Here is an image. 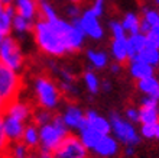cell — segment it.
Segmentation results:
<instances>
[{
	"mask_svg": "<svg viewBox=\"0 0 159 158\" xmlns=\"http://www.w3.org/2000/svg\"><path fill=\"white\" fill-rule=\"evenodd\" d=\"M132 60L136 61H142L146 63L148 65H151L155 68L156 65H159V50H152V48H145L139 55L133 57Z\"/></svg>",
	"mask_w": 159,
	"mask_h": 158,
	"instance_id": "27",
	"label": "cell"
},
{
	"mask_svg": "<svg viewBox=\"0 0 159 158\" xmlns=\"http://www.w3.org/2000/svg\"><path fill=\"white\" fill-rule=\"evenodd\" d=\"M87 125L90 126L93 131H96L97 133H100V135H110V133H111L110 121L104 116H100V115L94 117L91 122H88Z\"/></svg>",
	"mask_w": 159,
	"mask_h": 158,
	"instance_id": "26",
	"label": "cell"
},
{
	"mask_svg": "<svg viewBox=\"0 0 159 158\" xmlns=\"http://www.w3.org/2000/svg\"><path fill=\"white\" fill-rule=\"evenodd\" d=\"M145 36H146V48L159 50V33L156 31L151 29Z\"/></svg>",
	"mask_w": 159,
	"mask_h": 158,
	"instance_id": "36",
	"label": "cell"
},
{
	"mask_svg": "<svg viewBox=\"0 0 159 158\" xmlns=\"http://www.w3.org/2000/svg\"><path fill=\"white\" fill-rule=\"evenodd\" d=\"M93 152L100 158H111L119 152V142L111 135H101L93 148Z\"/></svg>",
	"mask_w": 159,
	"mask_h": 158,
	"instance_id": "10",
	"label": "cell"
},
{
	"mask_svg": "<svg viewBox=\"0 0 159 158\" xmlns=\"http://www.w3.org/2000/svg\"><path fill=\"white\" fill-rule=\"evenodd\" d=\"M110 31H111V36H113V39H126V38H127L126 31L123 29L121 23L117 22V21L110 22Z\"/></svg>",
	"mask_w": 159,
	"mask_h": 158,
	"instance_id": "35",
	"label": "cell"
},
{
	"mask_svg": "<svg viewBox=\"0 0 159 158\" xmlns=\"http://www.w3.org/2000/svg\"><path fill=\"white\" fill-rule=\"evenodd\" d=\"M22 142L25 144L30 151L39 148V128L35 123H28L22 136Z\"/></svg>",
	"mask_w": 159,
	"mask_h": 158,
	"instance_id": "19",
	"label": "cell"
},
{
	"mask_svg": "<svg viewBox=\"0 0 159 158\" xmlns=\"http://www.w3.org/2000/svg\"><path fill=\"white\" fill-rule=\"evenodd\" d=\"M9 146H10V142H9L6 133H4V128H3V116L0 115V158H3L7 155L9 152Z\"/></svg>",
	"mask_w": 159,
	"mask_h": 158,
	"instance_id": "32",
	"label": "cell"
},
{
	"mask_svg": "<svg viewBox=\"0 0 159 158\" xmlns=\"http://www.w3.org/2000/svg\"><path fill=\"white\" fill-rule=\"evenodd\" d=\"M104 3H106V0H94V3L91 6V12L97 17L103 16V13H104Z\"/></svg>",
	"mask_w": 159,
	"mask_h": 158,
	"instance_id": "38",
	"label": "cell"
},
{
	"mask_svg": "<svg viewBox=\"0 0 159 158\" xmlns=\"http://www.w3.org/2000/svg\"><path fill=\"white\" fill-rule=\"evenodd\" d=\"M3 115H7V116H12V117H15V119H19V121H22L23 123H28L29 121H32L34 112H32L30 104L16 99L6 106Z\"/></svg>",
	"mask_w": 159,
	"mask_h": 158,
	"instance_id": "9",
	"label": "cell"
},
{
	"mask_svg": "<svg viewBox=\"0 0 159 158\" xmlns=\"http://www.w3.org/2000/svg\"><path fill=\"white\" fill-rule=\"evenodd\" d=\"M13 6L16 9V15L22 16L26 21L35 22L39 19L38 16V2L36 0H15Z\"/></svg>",
	"mask_w": 159,
	"mask_h": 158,
	"instance_id": "13",
	"label": "cell"
},
{
	"mask_svg": "<svg viewBox=\"0 0 159 158\" xmlns=\"http://www.w3.org/2000/svg\"><path fill=\"white\" fill-rule=\"evenodd\" d=\"M156 106H159V100L153 99V97L143 96L140 100V108H156Z\"/></svg>",
	"mask_w": 159,
	"mask_h": 158,
	"instance_id": "40",
	"label": "cell"
},
{
	"mask_svg": "<svg viewBox=\"0 0 159 158\" xmlns=\"http://www.w3.org/2000/svg\"><path fill=\"white\" fill-rule=\"evenodd\" d=\"M134 152H136V150H134V146L133 145H127V146H125V155L126 157H133L134 155Z\"/></svg>",
	"mask_w": 159,
	"mask_h": 158,
	"instance_id": "43",
	"label": "cell"
},
{
	"mask_svg": "<svg viewBox=\"0 0 159 158\" xmlns=\"http://www.w3.org/2000/svg\"><path fill=\"white\" fill-rule=\"evenodd\" d=\"M38 16L41 21H45V22H55L58 19V15L55 12V9L46 0L38 2Z\"/></svg>",
	"mask_w": 159,
	"mask_h": 158,
	"instance_id": "25",
	"label": "cell"
},
{
	"mask_svg": "<svg viewBox=\"0 0 159 158\" xmlns=\"http://www.w3.org/2000/svg\"><path fill=\"white\" fill-rule=\"evenodd\" d=\"M151 29H152L151 25H149V23H148V22L145 21V19H142V17H140V33L146 35V33L149 32Z\"/></svg>",
	"mask_w": 159,
	"mask_h": 158,
	"instance_id": "42",
	"label": "cell"
},
{
	"mask_svg": "<svg viewBox=\"0 0 159 158\" xmlns=\"http://www.w3.org/2000/svg\"><path fill=\"white\" fill-rule=\"evenodd\" d=\"M139 122L142 125L158 123L159 122V106H156V108H139Z\"/></svg>",
	"mask_w": 159,
	"mask_h": 158,
	"instance_id": "24",
	"label": "cell"
},
{
	"mask_svg": "<svg viewBox=\"0 0 159 158\" xmlns=\"http://www.w3.org/2000/svg\"><path fill=\"white\" fill-rule=\"evenodd\" d=\"M146 48V36L143 33H136V35H127L126 39V50L129 60L139 55L143 50Z\"/></svg>",
	"mask_w": 159,
	"mask_h": 158,
	"instance_id": "15",
	"label": "cell"
},
{
	"mask_svg": "<svg viewBox=\"0 0 159 158\" xmlns=\"http://www.w3.org/2000/svg\"><path fill=\"white\" fill-rule=\"evenodd\" d=\"M59 92L67 94L68 97H77L78 96V89H77L75 83H70V81H59L58 83Z\"/></svg>",
	"mask_w": 159,
	"mask_h": 158,
	"instance_id": "33",
	"label": "cell"
},
{
	"mask_svg": "<svg viewBox=\"0 0 159 158\" xmlns=\"http://www.w3.org/2000/svg\"><path fill=\"white\" fill-rule=\"evenodd\" d=\"M83 81L85 84V89L91 94H96V93L100 92V80L97 77V74L90 68L83 74Z\"/></svg>",
	"mask_w": 159,
	"mask_h": 158,
	"instance_id": "28",
	"label": "cell"
},
{
	"mask_svg": "<svg viewBox=\"0 0 159 158\" xmlns=\"http://www.w3.org/2000/svg\"><path fill=\"white\" fill-rule=\"evenodd\" d=\"M3 158H10V157H9V155H6V157H3Z\"/></svg>",
	"mask_w": 159,
	"mask_h": 158,
	"instance_id": "52",
	"label": "cell"
},
{
	"mask_svg": "<svg viewBox=\"0 0 159 158\" xmlns=\"http://www.w3.org/2000/svg\"><path fill=\"white\" fill-rule=\"evenodd\" d=\"M138 89L140 93H143V96L153 97V99L159 100V80L156 79L155 75L143 79V80H139Z\"/></svg>",
	"mask_w": 159,
	"mask_h": 158,
	"instance_id": "17",
	"label": "cell"
},
{
	"mask_svg": "<svg viewBox=\"0 0 159 158\" xmlns=\"http://www.w3.org/2000/svg\"><path fill=\"white\" fill-rule=\"evenodd\" d=\"M125 119L129 121L130 123H138L139 122V109L133 108V106H129V108L125 110Z\"/></svg>",
	"mask_w": 159,
	"mask_h": 158,
	"instance_id": "37",
	"label": "cell"
},
{
	"mask_svg": "<svg viewBox=\"0 0 159 158\" xmlns=\"http://www.w3.org/2000/svg\"><path fill=\"white\" fill-rule=\"evenodd\" d=\"M28 158H36V157H34V155H29V157H28Z\"/></svg>",
	"mask_w": 159,
	"mask_h": 158,
	"instance_id": "51",
	"label": "cell"
},
{
	"mask_svg": "<svg viewBox=\"0 0 159 158\" xmlns=\"http://www.w3.org/2000/svg\"><path fill=\"white\" fill-rule=\"evenodd\" d=\"M152 29H153V31H156V32H158V33H159V25H158V26H156V28H152Z\"/></svg>",
	"mask_w": 159,
	"mask_h": 158,
	"instance_id": "49",
	"label": "cell"
},
{
	"mask_svg": "<svg viewBox=\"0 0 159 158\" xmlns=\"http://www.w3.org/2000/svg\"><path fill=\"white\" fill-rule=\"evenodd\" d=\"M36 2H42V0H36Z\"/></svg>",
	"mask_w": 159,
	"mask_h": 158,
	"instance_id": "53",
	"label": "cell"
},
{
	"mask_svg": "<svg viewBox=\"0 0 159 158\" xmlns=\"http://www.w3.org/2000/svg\"><path fill=\"white\" fill-rule=\"evenodd\" d=\"M0 61L16 73H20L25 67V57L19 45V41L12 35L4 38L3 44L0 46Z\"/></svg>",
	"mask_w": 159,
	"mask_h": 158,
	"instance_id": "6",
	"label": "cell"
},
{
	"mask_svg": "<svg viewBox=\"0 0 159 158\" xmlns=\"http://www.w3.org/2000/svg\"><path fill=\"white\" fill-rule=\"evenodd\" d=\"M126 39H113V42H111V55L116 60V63L119 64L125 63L126 60H129L127 50H126Z\"/></svg>",
	"mask_w": 159,
	"mask_h": 158,
	"instance_id": "23",
	"label": "cell"
},
{
	"mask_svg": "<svg viewBox=\"0 0 159 158\" xmlns=\"http://www.w3.org/2000/svg\"><path fill=\"white\" fill-rule=\"evenodd\" d=\"M81 13L83 12H81V9H80L78 4H71V6H68V9H67V15L71 21L78 19V17L81 16Z\"/></svg>",
	"mask_w": 159,
	"mask_h": 158,
	"instance_id": "39",
	"label": "cell"
},
{
	"mask_svg": "<svg viewBox=\"0 0 159 158\" xmlns=\"http://www.w3.org/2000/svg\"><path fill=\"white\" fill-rule=\"evenodd\" d=\"M153 2H155V4H156V6H158V7H159V0H153Z\"/></svg>",
	"mask_w": 159,
	"mask_h": 158,
	"instance_id": "50",
	"label": "cell"
},
{
	"mask_svg": "<svg viewBox=\"0 0 159 158\" xmlns=\"http://www.w3.org/2000/svg\"><path fill=\"white\" fill-rule=\"evenodd\" d=\"M110 71L113 73V74H119L121 71V64H119V63H114L113 65L110 67Z\"/></svg>",
	"mask_w": 159,
	"mask_h": 158,
	"instance_id": "45",
	"label": "cell"
},
{
	"mask_svg": "<svg viewBox=\"0 0 159 158\" xmlns=\"http://www.w3.org/2000/svg\"><path fill=\"white\" fill-rule=\"evenodd\" d=\"M4 38H6V36H4L3 33H0V46H2V44H3V41H4Z\"/></svg>",
	"mask_w": 159,
	"mask_h": 158,
	"instance_id": "47",
	"label": "cell"
},
{
	"mask_svg": "<svg viewBox=\"0 0 159 158\" xmlns=\"http://www.w3.org/2000/svg\"><path fill=\"white\" fill-rule=\"evenodd\" d=\"M68 135L70 128L65 125L62 115H54L51 123L39 128V150L54 152Z\"/></svg>",
	"mask_w": 159,
	"mask_h": 158,
	"instance_id": "2",
	"label": "cell"
},
{
	"mask_svg": "<svg viewBox=\"0 0 159 158\" xmlns=\"http://www.w3.org/2000/svg\"><path fill=\"white\" fill-rule=\"evenodd\" d=\"M110 125H111V133L117 139L119 144H123L125 146L133 145L136 146L140 142V135L138 133L133 123L126 121L125 117L119 115L117 112H113L110 115Z\"/></svg>",
	"mask_w": 159,
	"mask_h": 158,
	"instance_id": "4",
	"label": "cell"
},
{
	"mask_svg": "<svg viewBox=\"0 0 159 158\" xmlns=\"http://www.w3.org/2000/svg\"><path fill=\"white\" fill-rule=\"evenodd\" d=\"M100 133H97L96 131H93L88 125H85L84 128H81L78 131V138L80 141L83 142V145L87 148L88 151H93L94 145L97 144V141L100 139Z\"/></svg>",
	"mask_w": 159,
	"mask_h": 158,
	"instance_id": "20",
	"label": "cell"
},
{
	"mask_svg": "<svg viewBox=\"0 0 159 158\" xmlns=\"http://www.w3.org/2000/svg\"><path fill=\"white\" fill-rule=\"evenodd\" d=\"M16 16V9L13 4L4 6L0 3V33L9 36L12 33V21Z\"/></svg>",
	"mask_w": 159,
	"mask_h": 158,
	"instance_id": "14",
	"label": "cell"
},
{
	"mask_svg": "<svg viewBox=\"0 0 159 158\" xmlns=\"http://www.w3.org/2000/svg\"><path fill=\"white\" fill-rule=\"evenodd\" d=\"M36 158H54V154H52V152H46V151L38 150V155H36Z\"/></svg>",
	"mask_w": 159,
	"mask_h": 158,
	"instance_id": "44",
	"label": "cell"
},
{
	"mask_svg": "<svg viewBox=\"0 0 159 158\" xmlns=\"http://www.w3.org/2000/svg\"><path fill=\"white\" fill-rule=\"evenodd\" d=\"M98 19L100 17H97L91 12V9L84 10L81 13V16H80V25H81L84 35L94 39V41H100L101 38L104 36V31H103V26L100 25Z\"/></svg>",
	"mask_w": 159,
	"mask_h": 158,
	"instance_id": "8",
	"label": "cell"
},
{
	"mask_svg": "<svg viewBox=\"0 0 159 158\" xmlns=\"http://www.w3.org/2000/svg\"><path fill=\"white\" fill-rule=\"evenodd\" d=\"M142 19H145L151 25V28H156L159 25V12L153 9H143Z\"/></svg>",
	"mask_w": 159,
	"mask_h": 158,
	"instance_id": "34",
	"label": "cell"
},
{
	"mask_svg": "<svg viewBox=\"0 0 159 158\" xmlns=\"http://www.w3.org/2000/svg\"><path fill=\"white\" fill-rule=\"evenodd\" d=\"M54 158H88V150L83 145L77 135H68L52 152Z\"/></svg>",
	"mask_w": 159,
	"mask_h": 158,
	"instance_id": "7",
	"label": "cell"
},
{
	"mask_svg": "<svg viewBox=\"0 0 159 158\" xmlns=\"http://www.w3.org/2000/svg\"><path fill=\"white\" fill-rule=\"evenodd\" d=\"M3 116V128H4V133L7 136L9 142L13 144V142H20L22 136H23V132H25L26 123H23L19 119H15L12 116H7V115H2Z\"/></svg>",
	"mask_w": 159,
	"mask_h": 158,
	"instance_id": "12",
	"label": "cell"
},
{
	"mask_svg": "<svg viewBox=\"0 0 159 158\" xmlns=\"http://www.w3.org/2000/svg\"><path fill=\"white\" fill-rule=\"evenodd\" d=\"M140 136L146 138V139H159V122L149 123V125H140Z\"/></svg>",
	"mask_w": 159,
	"mask_h": 158,
	"instance_id": "31",
	"label": "cell"
},
{
	"mask_svg": "<svg viewBox=\"0 0 159 158\" xmlns=\"http://www.w3.org/2000/svg\"><path fill=\"white\" fill-rule=\"evenodd\" d=\"M70 2H71L72 4H78L80 2H83V0H70Z\"/></svg>",
	"mask_w": 159,
	"mask_h": 158,
	"instance_id": "48",
	"label": "cell"
},
{
	"mask_svg": "<svg viewBox=\"0 0 159 158\" xmlns=\"http://www.w3.org/2000/svg\"><path fill=\"white\" fill-rule=\"evenodd\" d=\"M34 25L35 23H32V22L26 21L22 16L16 15L12 21V32L15 35H17V36H23L26 33L34 32Z\"/></svg>",
	"mask_w": 159,
	"mask_h": 158,
	"instance_id": "22",
	"label": "cell"
},
{
	"mask_svg": "<svg viewBox=\"0 0 159 158\" xmlns=\"http://www.w3.org/2000/svg\"><path fill=\"white\" fill-rule=\"evenodd\" d=\"M62 119L65 122V125L70 129H74V131H80L81 128H84L87 125L84 112L77 104H68L67 108L64 109Z\"/></svg>",
	"mask_w": 159,
	"mask_h": 158,
	"instance_id": "11",
	"label": "cell"
},
{
	"mask_svg": "<svg viewBox=\"0 0 159 158\" xmlns=\"http://www.w3.org/2000/svg\"><path fill=\"white\" fill-rule=\"evenodd\" d=\"M7 155L10 158H28L30 155V150L23 144V142H13L9 146Z\"/></svg>",
	"mask_w": 159,
	"mask_h": 158,
	"instance_id": "29",
	"label": "cell"
},
{
	"mask_svg": "<svg viewBox=\"0 0 159 158\" xmlns=\"http://www.w3.org/2000/svg\"><path fill=\"white\" fill-rule=\"evenodd\" d=\"M111 89H113V84L110 80H103V83H100V90H103V92L109 93L111 92Z\"/></svg>",
	"mask_w": 159,
	"mask_h": 158,
	"instance_id": "41",
	"label": "cell"
},
{
	"mask_svg": "<svg viewBox=\"0 0 159 158\" xmlns=\"http://www.w3.org/2000/svg\"><path fill=\"white\" fill-rule=\"evenodd\" d=\"M123 29L126 31L127 35H136V33H140V17L133 12L126 13L123 21L120 22Z\"/></svg>",
	"mask_w": 159,
	"mask_h": 158,
	"instance_id": "21",
	"label": "cell"
},
{
	"mask_svg": "<svg viewBox=\"0 0 159 158\" xmlns=\"http://www.w3.org/2000/svg\"><path fill=\"white\" fill-rule=\"evenodd\" d=\"M34 89L41 109L54 110L58 108L59 100H61V92H59L58 86L49 77L38 75L34 81Z\"/></svg>",
	"mask_w": 159,
	"mask_h": 158,
	"instance_id": "3",
	"label": "cell"
},
{
	"mask_svg": "<svg viewBox=\"0 0 159 158\" xmlns=\"http://www.w3.org/2000/svg\"><path fill=\"white\" fill-rule=\"evenodd\" d=\"M15 0H0V3L4 4V6H9V4H13Z\"/></svg>",
	"mask_w": 159,
	"mask_h": 158,
	"instance_id": "46",
	"label": "cell"
},
{
	"mask_svg": "<svg viewBox=\"0 0 159 158\" xmlns=\"http://www.w3.org/2000/svg\"><path fill=\"white\" fill-rule=\"evenodd\" d=\"M52 117H54V113L51 112V110L39 109L38 112H34V116H32V123H35L38 128H41V126H43V125L51 123Z\"/></svg>",
	"mask_w": 159,
	"mask_h": 158,
	"instance_id": "30",
	"label": "cell"
},
{
	"mask_svg": "<svg viewBox=\"0 0 159 158\" xmlns=\"http://www.w3.org/2000/svg\"><path fill=\"white\" fill-rule=\"evenodd\" d=\"M87 60L90 63V67L94 70H103L109 65V55L104 51L98 50H88L87 51Z\"/></svg>",
	"mask_w": 159,
	"mask_h": 158,
	"instance_id": "18",
	"label": "cell"
},
{
	"mask_svg": "<svg viewBox=\"0 0 159 158\" xmlns=\"http://www.w3.org/2000/svg\"><path fill=\"white\" fill-rule=\"evenodd\" d=\"M71 22L57 19L55 22L38 21L34 25L35 42L43 54L49 57H62L67 54V35Z\"/></svg>",
	"mask_w": 159,
	"mask_h": 158,
	"instance_id": "1",
	"label": "cell"
},
{
	"mask_svg": "<svg viewBox=\"0 0 159 158\" xmlns=\"http://www.w3.org/2000/svg\"><path fill=\"white\" fill-rule=\"evenodd\" d=\"M22 87L19 73L13 71L0 61V99L6 104L17 99Z\"/></svg>",
	"mask_w": 159,
	"mask_h": 158,
	"instance_id": "5",
	"label": "cell"
},
{
	"mask_svg": "<svg viewBox=\"0 0 159 158\" xmlns=\"http://www.w3.org/2000/svg\"><path fill=\"white\" fill-rule=\"evenodd\" d=\"M129 73H130V75L136 80V81H139V80L148 79V77H153L155 68H153V67H151V65H148L146 63H142V61L130 60Z\"/></svg>",
	"mask_w": 159,
	"mask_h": 158,
	"instance_id": "16",
	"label": "cell"
}]
</instances>
